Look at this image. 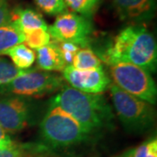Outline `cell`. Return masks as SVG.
<instances>
[{
    "label": "cell",
    "instance_id": "obj_8",
    "mask_svg": "<svg viewBox=\"0 0 157 157\" xmlns=\"http://www.w3.org/2000/svg\"><path fill=\"white\" fill-rule=\"evenodd\" d=\"M31 119L28 101L21 96L0 97V126L6 132L15 133L27 127Z\"/></svg>",
    "mask_w": 157,
    "mask_h": 157
},
{
    "label": "cell",
    "instance_id": "obj_23",
    "mask_svg": "<svg viewBox=\"0 0 157 157\" xmlns=\"http://www.w3.org/2000/svg\"><path fill=\"white\" fill-rule=\"evenodd\" d=\"M11 21V11L6 0H0V26L10 25Z\"/></svg>",
    "mask_w": 157,
    "mask_h": 157
},
{
    "label": "cell",
    "instance_id": "obj_11",
    "mask_svg": "<svg viewBox=\"0 0 157 157\" xmlns=\"http://www.w3.org/2000/svg\"><path fill=\"white\" fill-rule=\"evenodd\" d=\"M11 24L23 34L36 29H44L48 31V25L43 17L39 12L30 8H18L14 11H11Z\"/></svg>",
    "mask_w": 157,
    "mask_h": 157
},
{
    "label": "cell",
    "instance_id": "obj_21",
    "mask_svg": "<svg viewBox=\"0 0 157 157\" xmlns=\"http://www.w3.org/2000/svg\"><path fill=\"white\" fill-rule=\"evenodd\" d=\"M51 42L59 50L67 66L72 65L73 58L77 53V52L80 49V47L78 45L69 42H62L56 40H51Z\"/></svg>",
    "mask_w": 157,
    "mask_h": 157
},
{
    "label": "cell",
    "instance_id": "obj_1",
    "mask_svg": "<svg viewBox=\"0 0 157 157\" xmlns=\"http://www.w3.org/2000/svg\"><path fill=\"white\" fill-rule=\"evenodd\" d=\"M102 61L109 66L117 63H130L155 73L157 45L153 34L140 25H128L120 31L101 54Z\"/></svg>",
    "mask_w": 157,
    "mask_h": 157
},
{
    "label": "cell",
    "instance_id": "obj_13",
    "mask_svg": "<svg viewBox=\"0 0 157 157\" xmlns=\"http://www.w3.org/2000/svg\"><path fill=\"white\" fill-rule=\"evenodd\" d=\"M48 149L43 145L21 144L11 140L0 147V157H43Z\"/></svg>",
    "mask_w": 157,
    "mask_h": 157
},
{
    "label": "cell",
    "instance_id": "obj_9",
    "mask_svg": "<svg viewBox=\"0 0 157 157\" xmlns=\"http://www.w3.org/2000/svg\"><path fill=\"white\" fill-rule=\"evenodd\" d=\"M62 74L63 78L71 87L88 94H101L111 84V80L103 68L78 70L69 65L64 68Z\"/></svg>",
    "mask_w": 157,
    "mask_h": 157
},
{
    "label": "cell",
    "instance_id": "obj_19",
    "mask_svg": "<svg viewBox=\"0 0 157 157\" xmlns=\"http://www.w3.org/2000/svg\"><path fill=\"white\" fill-rule=\"evenodd\" d=\"M34 2L44 13L50 16H59L67 12L64 0H34Z\"/></svg>",
    "mask_w": 157,
    "mask_h": 157
},
{
    "label": "cell",
    "instance_id": "obj_3",
    "mask_svg": "<svg viewBox=\"0 0 157 157\" xmlns=\"http://www.w3.org/2000/svg\"><path fill=\"white\" fill-rule=\"evenodd\" d=\"M40 135L47 146L67 147L88 139L89 135L67 113L50 106L40 123Z\"/></svg>",
    "mask_w": 157,
    "mask_h": 157
},
{
    "label": "cell",
    "instance_id": "obj_14",
    "mask_svg": "<svg viewBox=\"0 0 157 157\" xmlns=\"http://www.w3.org/2000/svg\"><path fill=\"white\" fill-rule=\"evenodd\" d=\"M3 55L11 58L12 64L20 70H28L36 59V54L33 49L25 44H18L4 52Z\"/></svg>",
    "mask_w": 157,
    "mask_h": 157
},
{
    "label": "cell",
    "instance_id": "obj_15",
    "mask_svg": "<svg viewBox=\"0 0 157 157\" xmlns=\"http://www.w3.org/2000/svg\"><path fill=\"white\" fill-rule=\"evenodd\" d=\"M78 70H95L103 68L102 60L89 48L79 49L73 58L72 65Z\"/></svg>",
    "mask_w": 157,
    "mask_h": 157
},
{
    "label": "cell",
    "instance_id": "obj_4",
    "mask_svg": "<svg viewBox=\"0 0 157 157\" xmlns=\"http://www.w3.org/2000/svg\"><path fill=\"white\" fill-rule=\"evenodd\" d=\"M108 89L124 128L132 133H141L151 128L155 121L153 105L129 94L113 83L109 85Z\"/></svg>",
    "mask_w": 157,
    "mask_h": 157
},
{
    "label": "cell",
    "instance_id": "obj_2",
    "mask_svg": "<svg viewBox=\"0 0 157 157\" xmlns=\"http://www.w3.org/2000/svg\"><path fill=\"white\" fill-rule=\"evenodd\" d=\"M50 106L61 108L90 135L112 125V107L101 94H88L63 86L51 101Z\"/></svg>",
    "mask_w": 157,
    "mask_h": 157
},
{
    "label": "cell",
    "instance_id": "obj_24",
    "mask_svg": "<svg viewBox=\"0 0 157 157\" xmlns=\"http://www.w3.org/2000/svg\"><path fill=\"white\" fill-rule=\"evenodd\" d=\"M10 141H11L10 136L6 134V131L2 128V127L0 126V147L6 145L7 143H9Z\"/></svg>",
    "mask_w": 157,
    "mask_h": 157
},
{
    "label": "cell",
    "instance_id": "obj_7",
    "mask_svg": "<svg viewBox=\"0 0 157 157\" xmlns=\"http://www.w3.org/2000/svg\"><path fill=\"white\" fill-rule=\"evenodd\" d=\"M94 32L90 18L73 12L59 15L54 23L48 26V33L52 40L69 42L84 47L88 45Z\"/></svg>",
    "mask_w": 157,
    "mask_h": 157
},
{
    "label": "cell",
    "instance_id": "obj_22",
    "mask_svg": "<svg viewBox=\"0 0 157 157\" xmlns=\"http://www.w3.org/2000/svg\"><path fill=\"white\" fill-rule=\"evenodd\" d=\"M134 157H157V140L152 138L135 148Z\"/></svg>",
    "mask_w": 157,
    "mask_h": 157
},
{
    "label": "cell",
    "instance_id": "obj_25",
    "mask_svg": "<svg viewBox=\"0 0 157 157\" xmlns=\"http://www.w3.org/2000/svg\"><path fill=\"white\" fill-rule=\"evenodd\" d=\"M134 152H135V148H129L127 151L123 152L122 154L114 157H134Z\"/></svg>",
    "mask_w": 157,
    "mask_h": 157
},
{
    "label": "cell",
    "instance_id": "obj_5",
    "mask_svg": "<svg viewBox=\"0 0 157 157\" xmlns=\"http://www.w3.org/2000/svg\"><path fill=\"white\" fill-rule=\"evenodd\" d=\"M113 84L131 95L147 103H156V85L151 73L130 63H117L110 66Z\"/></svg>",
    "mask_w": 157,
    "mask_h": 157
},
{
    "label": "cell",
    "instance_id": "obj_10",
    "mask_svg": "<svg viewBox=\"0 0 157 157\" xmlns=\"http://www.w3.org/2000/svg\"><path fill=\"white\" fill-rule=\"evenodd\" d=\"M113 6L122 21L140 24L155 15V0H113Z\"/></svg>",
    "mask_w": 157,
    "mask_h": 157
},
{
    "label": "cell",
    "instance_id": "obj_12",
    "mask_svg": "<svg viewBox=\"0 0 157 157\" xmlns=\"http://www.w3.org/2000/svg\"><path fill=\"white\" fill-rule=\"evenodd\" d=\"M37 65L42 71H63L67 67L59 50L52 42L48 45L37 50Z\"/></svg>",
    "mask_w": 157,
    "mask_h": 157
},
{
    "label": "cell",
    "instance_id": "obj_6",
    "mask_svg": "<svg viewBox=\"0 0 157 157\" xmlns=\"http://www.w3.org/2000/svg\"><path fill=\"white\" fill-rule=\"evenodd\" d=\"M64 78L42 70H24L10 83L2 86L0 93L21 97H41L60 89Z\"/></svg>",
    "mask_w": 157,
    "mask_h": 157
},
{
    "label": "cell",
    "instance_id": "obj_18",
    "mask_svg": "<svg viewBox=\"0 0 157 157\" xmlns=\"http://www.w3.org/2000/svg\"><path fill=\"white\" fill-rule=\"evenodd\" d=\"M25 43L31 49H40L44 46L48 45L51 43L50 34L47 30L44 29H36L30 31L24 34Z\"/></svg>",
    "mask_w": 157,
    "mask_h": 157
},
{
    "label": "cell",
    "instance_id": "obj_17",
    "mask_svg": "<svg viewBox=\"0 0 157 157\" xmlns=\"http://www.w3.org/2000/svg\"><path fill=\"white\" fill-rule=\"evenodd\" d=\"M71 11L87 18L94 16L101 5V0H64Z\"/></svg>",
    "mask_w": 157,
    "mask_h": 157
},
{
    "label": "cell",
    "instance_id": "obj_20",
    "mask_svg": "<svg viewBox=\"0 0 157 157\" xmlns=\"http://www.w3.org/2000/svg\"><path fill=\"white\" fill-rule=\"evenodd\" d=\"M24 70L17 69L12 63L3 58H0V86L10 83L17 77Z\"/></svg>",
    "mask_w": 157,
    "mask_h": 157
},
{
    "label": "cell",
    "instance_id": "obj_16",
    "mask_svg": "<svg viewBox=\"0 0 157 157\" xmlns=\"http://www.w3.org/2000/svg\"><path fill=\"white\" fill-rule=\"evenodd\" d=\"M25 42L24 34L13 25L0 26V55L10 48Z\"/></svg>",
    "mask_w": 157,
    "mask_h": 157
}]
</instances>
